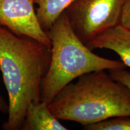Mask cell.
Segmentation results:
<instances>
[{
  "mask_svg": "<svg viewBox=\"0 0 130 130\" xmlns=\"http://www.w3.org/2000/svg\"><path fill=\"white\" fill-rule=\"evenodd\" d=\"M51 49L0 25V70L9 96L6 130L22 129L27 107L41 101V86Z\"/></svg>",
  "mask_w": 130,
  "mask_h": 130,
  "instance_id": "cell-1",
  "label": "cell"
},
{
  "mask_svg": "<svg viewBox=\"0 0 130 130\" xmlns=\"http://www.w3.org/2000/svg\"><path fill=\"white\" fill-rule=\"evenodd\" d=\"M48 105L58 120L85 126L130 116V90L105 70L94 71L65 86Z\"/></svg>",
  "mask_w": 130,
  "mask_h": 130,
  "instance_id": "cell-2",
  "label": "cell"
},
{
  "mask_svg": "<svg viewBox=\"0 0 130 130\" xmlns=\"http://www.w3.org/2000/svg\"><path fill=\"white\" fill-rule=\"evenodd\" d=\"M46 32L51 42V58L42 80L41 101L49 104L65 86L84 74L125 68L121 61L93 53L75 33L65 12Z\"/></svg>",
  "mask_w": 130,
  "mask_h": 130,
  "instance_id": "cell-3",
  "label": "cell"
},
{
  "mask_svg": "<svg viewBox=\"0 0 130 130\" xmlns=\"http://www.w3.org/2000/svg\"><path fill=\"white\" fill-rule=\"evenodd\" d=\"M125 0H76L66 10L71 27L86 45L119 24Z\"/></svg>",
  "mask_w": 130,
  "mask_h": 130,
  "instance_id": "cell-4",
  "label": "cell"
},
{
  "mask_svg": "<svg viewBox=\"0 0 130 130\" xmlns=\"http://www.w3.org/2000/svg\"><path fill=\"white\" fill-rule=\"evenodd\" d=\"M35 4V0H0V25L51 49V40L38 20Z\"/></svg>",
  "mask_w": 130,
  "mask_h": 130,
  "instance_id": "cell-5",
  "label": "cell"
},
{
  "mask_svg": "<svg viewBox=\"0 0 130 130\" xmlns=\"http://www.w3.org/2000/svg\"><path fill=\"white\" fill-rule=\"evenodd\" d=\"M86 45L91 50L100 48L114 51L123 64L130 68V30L120 24L102 32Z\"/></svg>",
  "mask_w": 130,
  "mask_h": 130,
  "instance_id": "cell-6",
  "label": "cell"
},
{
  "mask_svg": "<svg viewBox=\"0 0 130 130\" xmlns=\"http://www.w3.org/2000/svg\"><path fill=\"white\" fill-rule=\"evenodd\" d=\"M22 129L66 130L43 101L31 102L27 107Z\"/></svg>",
  "mask_w": 130,
  "mask_h": 130,
  "instance_id": "cell-7",
  "label": "cell"
},
{
  "mask_svg": "<svg viewBox=\"0 0 130 130\" xmlns=\"http://www.w3.org/2000/svg\"><path fill=\"white\" fill-rule=\"evenodd\" d=\"M76 0H35L37 6L38 20L45 31L53 25L56 19Z\"/></svg>",
  "mask_w": 130,
  "mask_h": 130,
  "instance_id": "cell-8",
  "label": "cell"
},
{
  "mask_svg": "<svg viewBox=\"0 0 130 130\" xmlns=\"http://www.w3.org/2000/svg\"><path fill=\"white\" fill-rule=\"evenodd\" d=\"M86 130H130V116L111 118L99 122L83 126Z\"/></svg>",
  "mask_w": 130,
  "mask_h": 130,
  "instance_id": "cell-9",
  "label": "cell"
},
{
  "mask_svg": "<svg viewBox=\"0 0 130 130\" xmlns=\"http://www.w3.org/2000/svg\"><path fill=\"white\" fill-rule=\"evenodd\" d=\"M109 74L115 80L119 81L130 90V72L123 69L109 70Z\"/></svg>",
  "mask_w": 130,
  "mask_h": 130,
  "instance_id": "cell-10",
  "label": "cell"
},
{
  "mask_svg": "<svg viewBox=\"0 0 130 130\" xmlns=\"http://www.w3.org/2000/svg\"><path fill=\"white\" fill-rule=\"evenodd\" d=\"M119 24L130 30V0H125L123 4Z\"/></svg>",
  "mask_w": 130,
  "mask_h": 130,
  "instance_id": "cell-11",
  "label": "cell"
},
{
  "mask_svg": "<svg viewBox=\"0 0 130 130\" xmlns=\"http://www.w3.org/2000/svg\"><path fill=\"white\" fill-rule=\"evenodd\" d=\"M9 104L6 103L2 96L0 95V111L3 113H8Z\"/></svg>",
  "mask_w": 130,
  "mask_h": 130,
  "instance_id": "cell-12",
  "label": "cell"
}]
</instances>
